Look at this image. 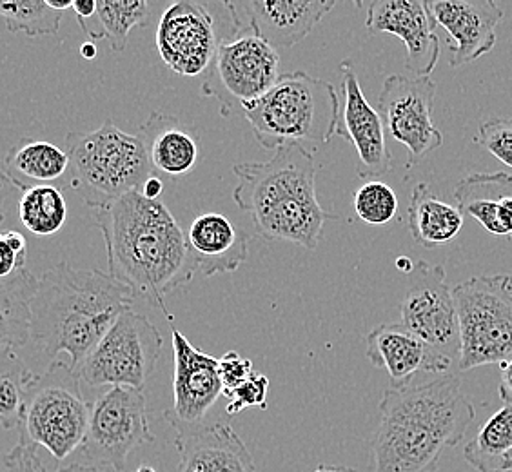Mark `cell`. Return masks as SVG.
<instances>
[{
    "mask_svg": "<svg viewBox=\"0 0 512 472\" xmlns=\"http://www.w3.org/2000/svg\"><path fill=\"white\" fill-rule=\"evenodd\" d=\"M474 142L512 169V118H491L483 122Z\"/></svg>",
    "mask_w": 512,
    "mask_h": 472,
    "instance_id": "34",
    "label": "cell"
},
{
    "mask_svg": "<svg viewBox=\"0 0 512 472\" xmlns=\"http://www.w3.org/2000/svg\"><path fill=\"white\" fill-rule=\"evenodd\" d=\"M0 17L11 33L28 37L57 35L62 13L51 10L46 0H0Z\"/></svg>",
    "mask_w": 512,
    "mask_h": 472,
    "instance_id": "32",
    "label": "cell"
},
{
    "mask_svg": "<svg viewBox=\"0 0 512 472\" xmlns=\"http://www.w3.org/2000/svg\"><path fill=\"white\" fill-rule=\"evenodd\" d=\"M355 213L369 226H385L398 213V197L393 187L380 180H369L355 193Z\"/></svg>",
    "mask_w": 512,
    "mask_h": 472,
    "instance_id": "33",
    "label": "cell"
},
{
    "mask_svg": "<svg viewBox=\"0 0 512 472\" xmlns=\"http://www.w3.org/2000/svg\"><path fill=\"white\" fill-rule=\"evenodd\" d=\"M407 227L414 242L425 247L444 246L460 235L463 227L462 211L451 206L436 195L429 184L414 187L409 209H407Z\"/></svg>",
    "mask_w": 512,
    "mask_h": 472,
    "instance_id": "25",
    "label": "cell"
},
{
    "mask_svg": "<svg viewBox=\"0 0 512 472\" xmlns=\"http://www.w3.org/2000/svg\"><path fill=\"white\" fill-rule=\"evenodd\" d=\"M138 193H140L142 197L148 198V200H158L160 195L164 193V182H162V178L157 177V175L149 177L148 180L144 182V186L140 187Z\"/></svg>",
    "mask_w": 512,
    "mask_h": 472,
    "instance_id": "41",
    "label": "cell"
},
{
    "mask_svg": "<svg viewBox=\"0 0 512 472\" xmlns=\"http://www.w3.org/2000/svg\"><path fill=\"white\" fill-rule=\"evenodd\" d=\"M434 97L436 84L431 77L405 75L387 77L378 97L385 131L409 153L407 169L444 144V135L433 122Z\"/></svg>",
    "mask_w": 512,
    "mask_h": 472,
    "instance_id": "13",
    "label": "cell"
},
{
    "mask_svg": "<svg viewBox=\"0 0 512 472\" xmlns=\"http://www.w3.org/2000/svg\"><path fill=\"white\" fill-rule=\"evenodd\" d=\"M186 238L197 275L206 278L235 273L249 258V235L222 213L209 211L195 217Z\"/></svg>",
    "mask_w": 512,
    "mask_h": 472,
    "instance_id": "22",
    "label": "cell"
},
{
    "mask_svg": "<svg viewBox=\"0 0 512 472\" xmlns=\"http://www.w3.org/2000/svg\"><path fill=\"white\" fill-rule=\"evenodd\" d=\"M365 356L375 367H384L391 378V389L411 384L413 376L424 373L445 374L453 362L434 353L413 335L404 324H382L373 329L365 340Z\"/></svg>",
    "mask_w": 512,
    "mask_h": 472,
    "instance_id": "20",
    "label": "cell"
},
{
    "mask_svg": "<svg viewBox=\"0 0 512 472\" xmlns=\"http://www.w3.org/2000/svg\"><path fill=\"white\" fill-rule=\"evenodd\" d=\"M4 465L8 472H46V467L37 454V447L24 440H19L11 449L10 454L4 458Z\"/></svg>",
    "mask_w": 512,
    "mask_h": 472,
    "instance_id": "38",
    "label": "cell"
},
{
    "mask_svg": "<svg viewBox=\"0 0 512 472\" xmlns=\"http://www.w3.org/2000/svg\"><path fill=\"white\" fill-rule=\"evenodd\" d=\"M33 376L15 353V347L0 344V425L4 429L20 427L26 391Z\"/></svg>",
    "mask_w": 512,
    "mask_h": 472,
    "instance_id": "30",
    "label": "cell"
},
{
    "mask_svg": "<svg viewBox=\"0 0 512 472\" xmlns=\"http://www.w3.org/2000/svg\"><path fill=\"white\" fill-rule=\"evenodd\" d=\"M155 42L160 59L173 73L198 77L213 64L222 39L206 4L180 0L162 13Z\"/></svg>",
    "mask_w": 512,
    "mask_h": 472,
    "instance_id": "14",
    "label": "cell"
},
{
    "mask_svg": "<svg viewBox=\"0 0 512 472\" xmlns=\"http://www.w3.org/2000/svg\"><path fill=\"white\" fill-rule=\"evenodd\" d=\"M104 236L109 275L158 307L169 322L166 296L197 276L188 238L177 218L160 200L138 191L93 209Z\"/></svg>",
    "mask_w": 512,
    "mask_h": 472,
    "instance_id": "1",
    "label": "cell"
},
{
    "mask_svg": "<svg viewBox=\"0 0 512 472\" xmlns=\"http://www.w3.org/2000/svg\"><path fill=\"white\" fill-rule=\"evenodd\" d=\"M80 55H82L86 60L95 59V57H97V46H95L93 42H86V44H82V48H80Z\"/></svg>",
    "mask_w": 512,
    "mask_h": 472,
    "instance_id": "46",
    "label": "cell"
},
{
    "mask_svg": "<svg viewBox=\"0 0 512 472\" xmlns=\"http://www.w3.org/2000/svg\"><path fill=\"white\" fill-rule=\"evenodd\" d=\"M280 79L278 51L258 39L249 28L233 31L218 46L207 69L202 93L220 102L222 117L262 99Z\"/></svg>",
    "mask_w": 512,
    "mask_h": 472,
    "instance_id": "10",
    "label": "cell"
},
{
    "mask_svg": "<svg viewBox=\"0 0 512 472\" xmlns=\"http://www.w3.org/2000/svg\"><path fill=\"white\" fill-rule=\"evenodd\" d=\"M342 88H344V129L340 137L353 142L358 155L356 171L360 178L382 177L393 168V157L385 140L384 120L362 93L351 60L342 62Z\"/></svg>",
    "mask_w": 512,
    "mask_h": 472,
    "instance_id": "18",
    "label": "cell"
},
{
    "mask_svg": "<svg viewBox=\"0 0 512 472\" xmlns=\"http://www.w3.org/2000/svg\"><path fill=\"white\" fill-rule=\"evenodd\" d=\"M133 300L131 289L109 273L60 262L37 280L30 300V336L50 358L69 354L77 373Z\"/></svg>",
    "mask_w": 512,
    "mask_h": 472,
    "instance_id": "3",
    "label": "cell"
},
{
    "mask_svg": "<svg viewBox=\"0 0 512 472\" xmlns=\"http://www.w3.org/2000/svg\"><path fill=\"white\" fill-rule=\"evenodd\" d=\"M77 20L91 19L97 15V2L95 0H73V8Z\"/></svg>",
    "mask_w": 512,
    "mask_h": 472,
    "instance_id": "42",
    "label": "cell"
},
{
    "mask_svg": "<svg viewBox=\"0 0 512 472\" xmlns=\"http://www.w3.org/2000/svg\"><path fill=\"white\" fill-rule=\"evenodd\" d=\"M137 135L144 142L153 173L168 178L188 177L202 158L198 129L175 115L153 113Z\"/></svg>",
    "mask_w": 512,
    "mask_h": 472,
    "instance_id": "23",
    "label": "cell"
},
{
    "mask_svg": "<svg viewBox=\"0 0 512 472\" xmlns=\"http://www.w3.org/2000/svg\"><path fill=\"white\" fill-rule=\"evenodd\" d=\"M68 169V153L46 140L22 138L4 157L6 177L11 186L22 189V193L59 180Z\"/></svg>",
    "mask_w": 512,
    "mask_h": 472,
    "instance_id": "26",
    "label": "cell"
},
{
    "mask_svg": "<svg viewBox=\"0 0 512 472\" xmlns=\"http://www.w3.org/2000/svg\"><path fill=\"white\" fill-rule=\"evenodd\" d=\"M463 217H473L489 235L512 236V175L507 171L473 173L454 187Z\"/></svg>",
    "mask_w": 512,
    "mask_h": 472,
    "instance_id": "24",
    "label": "cell"
},
{
    "mask_svg": "<svg viewBox=\"0 0 512 472\" xmlns=\"http://www.w3.org/2000/svg\"><path fill=\"white\" fill-rule=\"evenodd\" d=\"M46 4L50 6L51 10L59 11V13L73 8V0H46Z\"/></svg>",
    "mask_w": 512,
    "mask_h": 472,
    "instance_id": "44",
    "label": "cell"
},
{
    "mask_svg": "<svg viewBox=\"0 0 512 472\" xmlns=\"http://www.w3.org/2000/svg\"><path fill=\"white\" fill-rule=\"evenodd\" d=\"M97 17L109 48L120 53L128 46L131 30L146 26L149 4L146 0H97Z\"/></svg>",
    "mask_w": 512,
    "mask_h": 472,
    "instance_id": "31",
    "label": "cell"
},
{
    "mask_svg": "<svg viewBox=\"0 0 512 472\" xmlns=\"http://www.w3.org/2000/svg\"><path fill=\"white\" fill-rule=\"evenodd\" d=\"M313 472H358L353 467H345V465H325L320 463Z\"/></svg>",
    "mask_w": 512,
    "mask_h": 472,
    "instance_id": "45",
    "label": "cell"
},
{
    "mask_svg": "<svg viewBox=\"0 0 512 472\" xmlns=\"http://www.w3.org/2000/svg\"><path fill=\"white\" fill-rule=\"evenodd\" d=\"M256 142L276 151L287 144H327L340 131V100L331 82L306 71L280 75L262 99L242 109Z\"/></svg>",
    "mask_w": 512,
    "mask_h": 472,
    "instance_id": "5",
    "label": "cell"
},
{
    "mask_svg": "<svg viewBox=\"0 0 512 472\" xmlns=\"http://www.w3.org/2000/svg\"><path fill=\"white\" fill-rule=\"evenodd\" d=\"M171 324V344L175 354L173 376V407L166 411V420L177 431L204 423L206 414L224 393L218 376V358L204 353L189 342Z\"/></svg>",
    "mask_w": 512,
    "mask_h": 472,
    "instance_id": "15",
    "label": "cell"
},
{
    "mask_svg": "<svg viewBox=\"0 0 512 472\" xmlns=\"http://www.w3.org/2000/svg\"><path fill=\"white\" fill-rule=\"evenodd\" d=\"M476 418L453 373L402 389H387L371 438V471L434 472L442 454L462 442Z\"/></svg>",
    "mask_w": 512,
    "mask_h": 472,
    "instance_id": "2",
    "label": "cell"
},
{
    "mask_svg": "<svg viewBox=\"0 0 512 472\" xmlns=\"http://www.w3.org/2000/svg\"><path fill=\"white\" fill-rule=\"evenodd\" d=\"M28 240L19 231L0 233V284L26 271Z\"/></svg>",
    "mask_w": 512,
    "mask_h": 472,
    "instance_id": "36",
    "label": "cell"
},
{
    "mask_svg": "<svg viewBox=\"0 0 512 472\" xmlns=\"http://www.w3.org/2000/svg\"><path fill=\"white\" fill-rule=\"evenodd\" d=\"M162 345V335L148 316L128 309L77 369L80 382L89 387L109 385L144 391L157 369Z\"/></svg>",
    "mask_w": 512,
    "mask_h": 472,
    "instance_id": "9",
    "label": "cell"
},
{
    "mask_svg": "<svg viewBox=\"0 0 512 472\" xmlns=\"http://www.w3.org/2000/svg\"><path fill=\"white\" fill-rule=\"evenodd\" d=\"M269 378L266 374L253 373L251 378H247L246 382L238 385L237 389L224 394L229 398L227 402V414L235 416V414L244 413L249 409H267V391H269Z\"/></svg>",
    "mask_w": 512,
    "mask_h": 472,
    "instance_id": "35",
    "label": "cell"
},
{
    "mask_svg": "<svg viewBox=\"0 0 512 472\" xmlns=\"http://www.w3.org/2000/svg\"><path fill=\"white\" fill-rule=\"evenodd\" d=\"M402 324L434 353L451 362L460 358V327L453 289L444 266L425 260L414 262L409 284L400 304Z\"/></svg>",
    "mask_w": 512,
    "mask_h": 472,
    "instance_id": "12",
    "label": "cell"
},
{
    "mask_svg": "<svg viewBox=\"0 0 512 472\" xmlns=\"http://www.w3.org/2000/svg\"><path fill=\"white\" fill-rule=\"evenodd\" d=\"M512 453V407L503 405L494 413L476 438L465 445L463 458L478 472H505Z\"/></svg>",
    "mask_w": 512,
    "mask_h": 472,
    "instance_id": "27",
    "label": "cell"
},
{
    "mask_svg": "<svg viewBox=\"0 0 512 472\" xmlns=\"http://www.w3.org/2000/svg\"><path fill=\"white\" fill-rule=\"evenodd\" d=\"M79 374L64 362L33 376L26 391L20 440L44 447L62 462L82 447L88 433L91 404L84 398Z\"/></svg>",
    "mask_w": 512,
    "mask_h": 472,
    "instance_id": "7",
    "label": "cell"
},
{
    "mask_svg": "<svg viewBox=\"0 0 512 472\" xmlns=\"http://www.w3.org/2000/svg\"><path fill=\"white\" fill-rule=\"evenodd\" d=\"M57 472H106L104 469H100V467H91V465H80V463H73V465H68V467H64V469H59Z\"/></svg>",
    "mask_w": 512,
    "mask_h": 472,
    "instance_id": "43",
    "label": "cell"
},
{
    "mask_svg": "<svg viewBox=\"0 0 512 472\" xmlns=\"http://www.w3.org/2000/svg\"><path fill=\"white\" fill-rule=\"evenodd\" d=\"M427 11L449 39L451 66L460 68L482 59L496 46V28L503 10L493 0H429Z\"/></svg>",
    "mask_w": 512,
    "mask_h": 472,
    "instance_id": "17",
    "label": "cell"
},
{
    "mask_svg": "<svg viewBox=\"0 0 512 472\" xmlns=\"http://www.w3.org/2000/svg\"><path fill=\"white\" fill-rule=\"evenodd\" d=\"M37 280L26 269L0 284V344L20 347L30 340V300Z\"/></svg>",
    "mask_w": 512,
    "mask_h": 472,
    "instance_id": "28",
    "label": "cell"
},
{
    "mask_svg": "<svg viewBox=\"0 0 512 472\" xmlns=\"http://www.w3.org/2000/svg\"><path fill=\"white\" fill-rule=\"evenodd\" d=\"M66 153L69 186L91 209L140 191L155 175L142 138L122 131L111 120L91 133H68Z\"/></svg>",
    "mask_w": 512,
    "mask_h": 472,
    "instance_id": "6",
    "label": "cell"
},
{
    "mask_svg": "<svg viewBox=\"0 0 512 472\" xmlns=\"http://www.w3.org/2000/svg\"><path fill=\"white\" fill-rule=\"evenodd\" d=\"M396 267L402 269L407 275H411V271L414 269V262L411 258H407V256H400V258H396Z\"/></svg>",
    "mask_w": 512,
    "mask_h": 472,
    "instance_id": "47",
    "label": "cell"
},
{
    "mask_svg": "<svg viewBox=\"0 0 512 472\" xmlns=\"http://www.w3.org/2000/svg\"><path fill=\"white\" fill-rule=\"evenodd\" d=\"M365 28L369 33H391L407 48L405 69L413 77H429L440 60V39L434 33L425 2L420 0H375L367 8Z\"/></svg>",
    "mask_w": 512,
    "mask_h": 472,
    "instance_id": "16",
    "label": "cell"
},
{
    "mask_svg": "<svg viewBox=\"0 0 512 472\" xmlns=\"http://www.w3.org/2000/svg\"><path fill=\"white\" fill-rule=\"evenodd\" d=\"M153 440L144 391L111 387L91 405L82 453L91 467L122 472L129 454Z\"/></svg>",
    "mask_w": 512,
    "mask_h": 472,
    "instance_id": "11",
    "label": "cell"
},
{
    "mask_svg": "<svg viewBox=\"0 0 512 472\" xmlns=\"http://www.w3.org/2000/svg\"><path fill=\"white\" fill-rule=\"evenodd\" d=\"M11 182L4 171V157L0 155V224L6 218V200L10 197Z\"/></svg>",
    "mask_w": 512,
    "mask_h": 472,
    "instance_id": "40",
    "label": "cell"
},
{
    "mask_svg": "<svg viewBox=\"0 0 512 472\" xmlns=\"http://www.w3.org/2000/svg\"><path fill=\"white\" fill-rule=\"evenodd\" d=\"M19 218L22 226L33 235H57L68 220L64 193L51 184L31 187L20 197Z\"/></svg>",
    "mask_w": 512,
    "mask_h": 472,
    "instance_id": "29",
    "label": "cell"
},
{
    "mask_svg": "<svg viewBox=\"0 0 512 472\" xmlns=\"http://www.w3.org/2000/svg\"><path fill=\"white\" fill-rule=\"evenodd\" d=\"M335 0H249L238 2L235 8L244 11L246 22L233 26L235 30L249 28L258 39L273 50L293 48L306 39L335 8Z\"/></svg>",
    "mask_w": 512,
    "mask_h": 472,
    "instance_id": "19",
    "label": "cell"
},
{
    "mask_svg": "<svg viewBox=\"0 0 512 472\" xmlns=\"http://www.w3.org/2000/svg\"><path fill=\"white\" fill-rule=\"evenodd\" d=\"M500 367H502V380H500V387H498L500 400H502L503 405H511L512 407V360L505 362Z\"/></svg>",
    "mask_w": 512,
    "mask_h": 472,
    "instance_id": "39",
    "label": "cell"
},
{
    "mask_svg": "<svg viewBox=\"0 0 512 472\" xmlns=\"http://www.w3.org/2000/svg\"><path fill=\"white\" fill-rule=\"evenodd\" d=\"M135 472H157L153 467H148V465H144V467H140V469H137Z\"/></svg>",
    "mask_w": 512,
    "mask_h": 472,
    "instance_id": "49",
    "label": "cell"
},
{
    "mask_svg": "<svg viewBox=\"0 0 512 472\" xmlns=\"http://www.w3.org/2000/svg\"><path fill=\"white\" fill-rule=\"evenodd\" d=\"M512 471V453L509 454V458H507V463H505V472Z\"/></svg>",
    "mask_w": 512,
    "mask_h": 472,
    "instance_id": "48",
    "label": "cell"
},
{
    "mask_svg": "<svg viewBox=\"0 0 512 472\" xmlns=\"http://www.w3.org/2000/svg\"><path fill=\"white\" fill-rule=\"evenodd\" d=\"M255 373L253 362L249 358H244L237 351H227L222 358H218V376L224 387V393H229L237 389L238 385L244 384L247 378H251Z\"/></svg>",
    "mask_w": 512,
    "mask_h": 472,
    "instance_id": "37",
    "label": "cell"
},
{
    "mask_svg": "<svg viewBox=\"0 0 512 472\" xmlns=\"http://www.w3.org/2000/svg\"><path fill=\"white\" fill-rule=\"evenodd\" d=\"M238 184L233 198L251 217L258 236L267 242H291L315 251L327 220L316 195L315 158L302 144H287L266 162H246L233 168Z\"/></svg>",
    "mask_w": 512,
    "mask_h": 472,
    "instance_id": "4",
    "label": "cell"
},
{
    "mask_svg": "<svg viewBox=\"0 0 512 472\" xmlns=\"http://www.w3.org/2000/svg\"><path fill=\"white\" fill-rule=\"evenodd\" d=\"M460 327L458 369L512 360V275L473 276L453 289Z\"/></svg>",
    "mask_w": 512,
    "mask_h": 472,
    "instance_id": "8",
    "label": "cell"
},
{
    "mask_svg": "<svg viewBox=\"0 0 512 472\" xmlns=\"http://www.w3.org/2000/svg\"><path fill=\"white\" fill-rule=\"evenodd\" d=\"M177 472H256L246 442L226 423L197 425L177 431Z\"/></svg>",
    "mask_w": 512,
    "mask_h": 472,
    "instance_id": "21",
    "label": "cell"
}]
</instances>
